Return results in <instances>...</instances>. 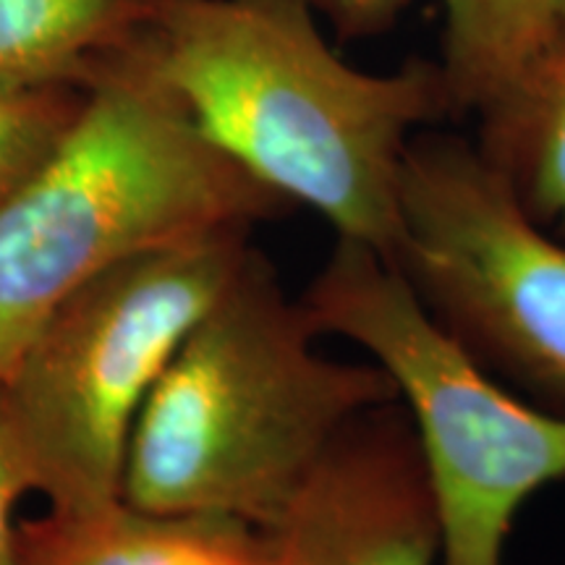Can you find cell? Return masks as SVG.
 Here are the masks:
<instances>
[{
	"label": "cell",
	"instance_id": "cell-1",
	"mask_svg": "<svg viewBox=\"0 0 565 565\" xmlns=\"http://www.w3.org/2000/svg\"><path fill=\"white\" fill-rule=\"evenodd\" d=\"M315 9L317 0H147L126 45L244 173L393 263L406 154L454 103L437 63H345Z\"/></svg>",
	"mask_w": 565,
	"mask_h": 565
},
{
	"label": "cell",
	"instance_id": "cell-2",
	"mask_svg": "<svg viewBox=\"0 0 565 565\" xmlns=\"http://www.w3.org/2000/svg\"><path fill=\"white\" fill-rule=\"evenodd\" d=\"M317 338L301 303L252 249L141 408L121 503L267 532L335 437L398 401L377 364L324 356Z\"/></svg>",
	"mask_w": 565,
	"mask_h": 565
},
{
	"label": "cell",
	"instance_id": "cell-3",
	"mask_svg": "<svg viewBox=\"0 0 565 565\" xmlns=\"http://www.w3.org/2000/svg\"><path fill=\"white\" fill-rule=\"evenodd\" d=\"M286 200L202 137L129 45L84 84L51 158L0 202V380L89 280L134 254L249 228Z\"/></svg>",
	"mask_w": 565,
	"mask_h": 565
},
{
	"label": "cell",
	"instance_id": "cell-4",
	"mask_svg": "<svg viewBox=\"0 0 565 565\" xmlns=\"http://www.w3.org/2000/svg\"><path fill=\"white\" fill-rule=\"evenodd\" d=\"M249 254V228L139 252L89 280L32 335L0 380V404L30 492L47 511L121 503L141 408Z\"/></svg>",
	"mask_w": 565,
	"mask_h": 565
},
{
	"label": "cell",
	"instance_id": "cell-5",
	"mask_svg": "<svg viewBox=\"0 0 565 565\" xmlns=\"http://www.w3.org/2000/svg\"><path fill=\"white\" fill-rule=\"evenodd\" d=\"M299 303L317 335L359 345L393 383L440 513V565H505L521 508L565 479V416L487 372L370 246L335 238Z\"/></svg>",
	"mask_w": 565,
	"mask_h": 565
},
{
	"label": "cell",
	"instance_id": "cell-6",
	"mask_svg": "<svg viewBox=\"0 0 565 565\" xmlns=\"http://www.w3.org/2000/svg\"><path fill=\"white\" fill-rule=\"evenodd\" d=\"M393 265L487 372L565 416V238L477 141L433 129L414 139Z\"/></svg>",
	"mask_w": 565,
	"mask_h": 565
},
{
	"label": "cell",
	"instance_id": "cell-7",
	"mask_svg": "<svg viewBox=\"0 0 565 565\" xmlns=\"http://www.w3.org/2000/svg\"><path fill=\"white\" fill-rule=\"evenodd\" d=\"M263 534L278 565H440V513L406 408L356 416Z\"/></svg>",
	"mask_w": 565,
	"mask_h": 565
},
{
	"label": "cell",
	"instance_id": "cell-8",
	"mask_svg": "<svg viewBox=\"0 0 565 565\" xmlns=\"http://www.w3.org/2000/svg\"><path fill=\"white\" fill-rule=\"evenodd\" d=\"M21 565H278L259 529L228 519L154 515L116 503L19 526Z\"/></svg>",
	"mask_w": 565,
	"mask_h": 565
},
{
	"label": "cell",
	"instance_id": "cell-9",
	"mask_svg": "<svg viewBox=\"0 0 565 565\" xmlns=\"http://www.w3.org/2000/svg\"><path fill=\"white\" fill-rule=\"evenodd\" d=\"M479 118V150L524 207L565 238V40Z\"/></svg>",
	"mask_w": 565,
	"mask_h": 565
},
{
	"label": "cell",
	"instance_id": "cell-10",
	"mask_svg": "<svg viewBox=\"0 0 565 565\" xmlns=\"http://www.w3.org/2000/svg\"><path fill=\"white\" fill-rule=\"evenodd\" d=\"M147 0H0V82L84 87L137 30Z\"/></svg>",
	"mask_w": 565,
	"mask_h": 565
},
{
	"label": "cell",
	"instance_id": "cell-11",
	"mask_svg": "<svg viewBox=\"0 0 565 565\" xmlns=\"http://www.w3.org/2000/svg\"><path fill=\"white\" fill-rule=\"evenodd\" d=\"M82 103L76 84L0 82V202L51 158Z\"/></svg>",
	"mask_w": 565,
	"mask_h": 565
},
{
	"label": "cell",
	"instance_id": "cell-12",
	"mask_svg": "<svg viewBox=\"0 0 565 565\" xmlns=\"http://www.w3.org/2000/svg\"><path fill=\"white\" fill-rule=\"evenodd\" d=\"M565 40V0H513V47L519 79Z\"/></svg>",
	"mask_w": 565,
	"mask_h": 565
},
{
	"label": "cell",
	"instance_id": "cell-13",
	"mask_svg": "<svg viewBox=\"0 0 565 565\" xmlns=\"http://www.w3.org/2000/svg\"><path fill=\"white\" fill-rule=\"evenodd\" d=\"M26 492H30V484L13 450L3 404H0V565H21L19 524L13 511H17L19 498H24Z\"/></svg>",
	"mask_w": 565,
	"mask_h": 565
},
{
	"label": "cell",
	"instance_id": "cell-14",
	"mask_svg": "<svg viewBox=\"0 0 565 565\" xmlns=\"http://www.w3.org/2000/svg\"><path fill=\"white\" fill-rule=\"evenodd\" d=\"M408 0H317V6L330 13L343 34H374L385 30L406 9ZM443 19H454L471 6V0H440Z\"/></svg>",
	"mask_w": 565,
	"mask_h": 565
}]
</instances>
